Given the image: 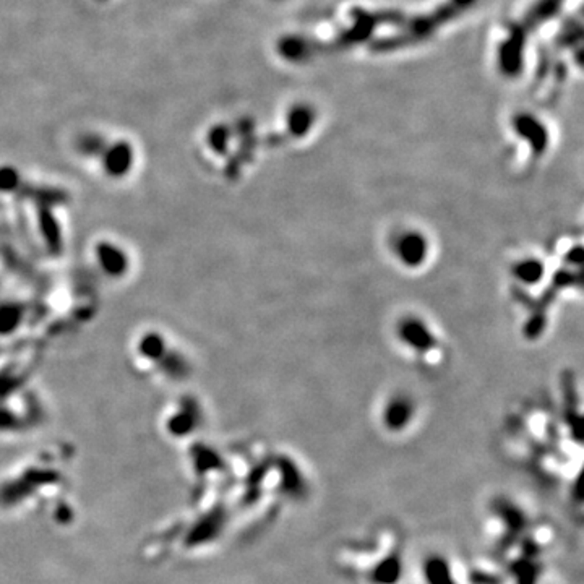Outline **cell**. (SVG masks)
Masks as SVG:
<instances>
[{
  "label": "cell",
  "instance_id": "obj_1",
  "mask_svg": "<svg viewBox=\"0 0 584 584\" xmlns=\"http://www.w3.org/2000/svg\"><path fill=\"white\" fill-rule=\"evenodd\" d=\"M474 2L476 0H446L443 5H440L438 9H435L428 15L416 16L408 25H404L399 33L375 41L372 44V49L380 54L393 53V50L409 48V45L426 41V39L433 36L446 23L455 20L463 11L471 9Z\"/></svg>",
  "mask_w": 584,
  "mask_h": 584
},
{
  "label": "cell",
  "instance_id": "obj_2",
  "mask_svg": "<svg viewBox=\"0 0 584 584\" xmlns=\"http://www.w3.org/2000/svg\"><path fill=\"white\" fill-rule=\"evenodd\" d=\"M352 26L341 31L333 41L326 44H315L317 54L325 53H337V50H346L349 48L365 41L370 38V34L375 31V28L383 23H401L404 16L398 11H367L356 9L352 10Z\"/></svg>",
  "mask_w": 584,
  "mask_h": 584
},
{
  "label": "cell",
  "instance_id": "obj_3",
  "mask_svg": "<svg viewBox=\"0 0 584 584\" xmlns=\"http://www.w3.org/2000/svg\"><path fill=\"white\" fill-rule=\"evenodd\" d=\"M389 252L404 270L417 271L427 265L432 245L427 234L416 227H403L389 240Z\"/></svg>",
  "mask_w": 584,
  "mask_h": 584
},
{
  "label": "cell",
  "instance_id": "obj_4",
  "mask_svg": "<svg viewBox=\"0 0 584 584\" xmlns=\"http://www.w3.org/2000/svg\"><path fill=\"white\" fill-rule=\"evenodd\" d=\"M398 340L401 345L412 349V352L427 354L437 345V336L433 330L419 317L401 318L398 323Z\"/></svg>",
  "mask_w": 584,
  "mask_h": 584
},
{
  "label": "cell",
  "instance_id": "obj_5",
  "mask_svg": "<svg viewBox=\"0 0 584 584\" xmlns=\"http://www.w3.org/2000/svg\"><path fill=\"white\" fill-rule=\"evenodd\" d=\"M514 131L528 141L531 148V158L541 159L548 150V131L547 127L541 120H537L534 116L529 114H519L514 117Z\"/></svg>",
  "mask_w": 584,
  "mask_h": 584
},
{
  "label": "cell",
  "instance_id": "obj_6",
  "mask_svg": "<svg viewBox=\"0 0 584 584\" xmlns=\"http://www.w3.org/2000/svg\"><path fill=\"white\" fill-rule=\"evenodd\" d=\"M526 34L528 33L519 26V23H517L512 26L507 41L500 48V68L508 77L518 75L523 67Z\"/></svg>",
  "mask_w": 584,
  "mask_h": 584
},
{
  "label": "cell",
  "instance_id": "obj_7",
  "mask_svg": "<svg viewBox=\"0 0 584 584\" xmlns=\"http://www.w3.org/2000/svg\"><path fill=\"white\" fill-rule=\"evenodd\" d=\"M416 404L408 394H396L391 396L383 408V422L388 427V431H401V427H406L414 419Z\"/></svg>",
  "mask_w": 584,
  "mask_h": 584
},
{
  "label": "cell",
  "instance_id": "obj_8",
  "mask_svg": "<svg viewBox=\"0 0 584 584\" xmlns=\"http://www.w3.org/2000/svg\"><path fill=\"white\" fill-rule=\"evenodd\" d=\"M563 0H537L524 15V18L519 21V26L528 33L531 30H536L542 23L548 21L558 13L560 7H562Z\"/></svg>",
  "mask_w": 584,
  "mask_h": 584
},
{
  "label": "cell",
  "instance_id": "obj_9",
  "mask_svg": "<svg viewBox=\"0 0 584 584\" xmlns=\"http://www.w3.org/2000/svg\"><path fill=\"white\" fill-rule=\"evenodd\" d=\"M544 270H546V268H544V263L541 261V259L528 256V259H521L514 263L512 274L519 284L536 286L542 281Z\"/></svg>",
  "mask_w": 584,
  "mask_h": 584
},
{
  "label": "cell",
  "instance_id": "obj_10",
  "mask_svg": "<svg viewBox=\"0 0 584 584\" xmlns=\"http://www.w3.org/2000/svg\"><path fill=\"white\" fill-rule=\"evenodd\" d=\"M310 41V39L305 38H284L281 43H279V53L291 62H302L305 59H310L315 54H317V48Z\"/></svg>",
  "mask_w": 584,
  "mask_h": 584
},
{
  "label": "cell",
  "instance_id": "obj_11",
  "mask_svg": "<svg viewBox=\"0 0 584 584\" xmlns=\"http://www.w3.org/2000/svg\"><path fill=\"white\" fill-rule=\"evenodd\" d=\"M315 124V111L307 104L292 107L288 116V131L294 139L305 136Z\"/></svg>",
  "mask_w": 584,
  "mask_h": 584
}]
</instances>
